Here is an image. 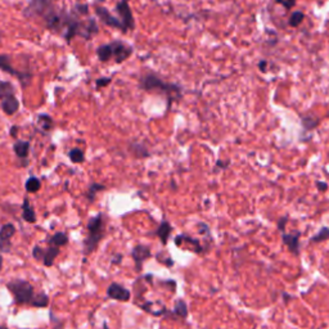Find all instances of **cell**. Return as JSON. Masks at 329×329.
Instances as JSON below:
<instances>
[{
	"label": "cell",
	"instance_id": "1",
	"mask_svg": "<svg viewBox=\"0 0 329 329\" xmlns=\"http://www.w3.org/2000/svg\"><path fill=\"white\" fill-rule=\"evenodd\" d=\"M139 88L148 93H159L163 94L164 97L168 98L169 107H171V103L179 100L181 97V89L180 87L175 84H169L164 83L162 78H159L158 76L154 73H147V75L141 76L139 80Z\"/></svg>",
	"mask_w": 329,
	"mask_h": 329
},
{
	"label": "cell",
	"instance_id": "2",
	"mask_svg": "<svg viewBox=\"0 0 329 329\" xmlns=\"http://www.w3.org/2000/svg\"><path fill=\"white\" fill-rule=\"evenodd\" d=\"M103 237H105V221H103L102 214H98L88 222V237L84 240L85 256L93 254L97 250Z\"/></svg>",
	"mask_w": 329,
	"mask_h": 329
},
{
	"label": "cell",
	"instance_id": "3",
	"mask_svg": "<svg viewBox=\"0 0 329 329\" xmlns=\"http://www.w3.org/2000/svg\"><path fill=\"white\" fill-rule=\"evenodd\" d=\"M7 288L11 291L14 297V301H16L17 303H19V305L30 303L35 295L34 287L31 285V283L26 282V280H12V282H9L8 284H7Z\"/></svg>",
	"mask_w": 329,
	"mask_h": 329
},
{
	"label": "cell",
	"instance_id": "4",
	"mask_svg": "<svg viewBox=\"0 0 329 329\" xmlns=\"http://www.w3.org/2000/svg\"><path fill=\"white\" fill-rule=\"evenodd\" d=\"M0 70L4 71V72L9 73V75L14 76L16 78H18V81L21 83L22 88L26 89L30 84H31L32 75L30 72H22V71L16 70L13 68L11 63V57L7 54H0Z\"/></svg>",
	"mask_w": 329,
	"mask_h": 329
},
{
	"label": "cell",
	"instance_id": "5",
	"mask_svg": "<svg viewBox=\"0 0 329 329\" xmlns=\"http://www.w3.org/2000/svg\"><path fill=\"white\" fill-rule=\"evenodd\" d=\"M116 13L118 14V18L122 22L124 27H125V31H130V30H134L135 27V21H134L133 12H131L130 6H129V0H120L117 4H116L115 8Z\"/></svg>",
	"mask_w": 329,
	"mask_h": 329
},
{
	"label": "cell",
	"instance_id": "6",
	"mask_svg": "<svg viewBox=\"0 0 329 329\" xmlns=\"http://www.w3.org/2000/svg\"><path fill=\"white\" fill-rule=\"evenodd\" d=\"M110 44L112 47V59H115V63H117V65L125 62L133 54V48L130 45L125 44L124 42H121V40H113Z\"/></svg>",
	"mask_w": 329,
	"mask_h": 329
},
{
	"label": "cell",
	"instance_id": "7",
	"mask_svg": "<svg viewBox=\"0 0 329 329\" xmlns=\"http://www.w3.org/2000/svg\"><path fill=\"white\" fill-rule=\"evenodd\" d=\"M95 13H97V16L99 17V19L105 25L112 27V29H117V30H121L122 32H126L125 27H124L122 22L120 21V18H117V17L113 16V14L111 13L107 8L97 6L95 7Z\"/></svg>",
	"mask_w": 329,
	"mask_h": 329
},
{
	"label": "cell",
	"instance_id": "8",
	"mask_svg": "<svg viewBox=\"0 0 329 329\" xmlns=\"http://www.w3.org/2000/svg\"><path fill=\"white\" fill-rule=\"evenodd\" d=\"M131 256H133L134 262H135V268L136 272L140 273L141 268H143V264L146 260H148L149 257L152 256L151 255V250H149L148 245L144 244H138L135 245L131 251Z\"/></svg>",
	"mask_w": 329,
	"mask_h": 329
},
{
	"label": "cell",
	"instance_id": "9",
	"mask_svg": "<svg viewBox=\"0 0 329 329\" xmlns=\"http://www.w3.org/2000/svg\"><path fill=\"white\" fill-rule=\"evenodd\" d=\"M107 296L112 300L120 301V302H128L131 297V293L128 288L118 283H112L107 290Z\"/></svg>",
	"mask_w": 329,
	"mask_h": 329
},
{
	"label": "cell",
	"instance_id": "10",
	"mask_svg": "<svg viewBox=\"0 0 329 329\" xmlns=\"http://www.w3.org/2000/svg\"><path fill=\"white\" fill-rule=\"evenodd\" d=\"M300 237L301 232H295V233H282V240L285 245L288 247L291 252H292L295 256H298L300 255L301 244H300Z\"/></svg>",
	"mask_w": 329,
	"mask_h": 329
},
{
	"label": "cell",
	"instance_id": "11",
	"mask_svg": "<svg viewBox=\"0 0 329 329\" xmlns=\"http://www.w3.org/2000/svg\"><path fill=\"white\" fill-rule=\"evenodd\" d=\"M175 243H176V245H180V244H183V243H188V244L192 245V251L196 252V254H204V252H206V249H203V247H202V244L199 240L194 239V238H191L189 235H187V234L176 235Z\"/></svg>",
	"mask_w": 329,
	"mask_h": 329
},
{
	"label": "cell",
	"instance_id": "12",
	"mask_svg": "<svg viewBox=\"0 0 329 329\" xmlns=\"http://www.w3.org/2000/svg\"><path fill=\"white\" fill-rule=\"evenodd\" d=\"M2 110L6 115L12 116L19 110V100L17 99L16 95H11L4 99H2Z\"/></svg>",
	"mask_w": 329,
	"mask_h": 329
},
{
	"label": "cell",
	"instance_id": "13",
	"mask_svg": "<svg viewBox=\"0 0 329 329\" xmlns=\"http://www.w3.org/2000/svg\"><path fill=\"white\" fill-rule=\"evenodd\" d=\"M171 230H173V227L170 225V222L166 221V220H163V221L159 224V227L157 228V230L153 233V234L157 235V237L159 238V240H161L162 244L166 245L169 242V238H170Z\"/></svg>",
	"mask_w": 329,
	"mask_h": 329
},
{
	"label": "cell",
	"instance_id": "14",
	"mask_svg": "<svg viewBox=\"0 0 329 329\" xmlns=\"http://www.w3.org/2000/svg\"><path fill=\"white\" fill-rule=\"evenodd\" d=\"M22 217L26 222H30V224H34L36 222V214H35L34 209L30 204L29 199H25L24 204H22Z\"/></svg>",
	"mask_w": 329,
	"mask_h": 329
},
{
	"label": "cell",
	"instance_id": "15",
	"mask_svg": "<svg viewBox=\"0 0 329 329\" xmlns=\"http://www.w3.org/2000/svg\"><path fill=\"white\" fill-rule=\"evenodd\" d=\"M58 255H59V247H57V245H52V247H49L48 250H45V255H44V259H43V264L48 268L52 266V265L54 264L55 259L58 257Z\"/></svg>",
	"mask_w": 329,
	"mask_h": 329
},
{
	"label": "cell",
	"instance_id": "16",
	"mask_svg": "<svg viewBox=\"0 0 329 329\" xmlns=\"http://www.w3.org/2000/svg\"><path fill=\"white\" fill-rule=\"evenodd\" d=\"M174 319H186L188 316V305L186 303L184 300L176 301L175 306H174Z\"/></svg>",
	"mask_w": 329,
	"mask_h": 329
},
{
	"label": "cell",
	"instance_id": "17",
	"mask_svg": "<svg viewBox=\"0 0 329 329\" xmlns=\"http://www.w3.org/2000/svg\"><path fill=\"white\" fill-rule=\"evenodd\" d=\"M97 55H98V59H99L100 62H108V60L112 59L113 54H112V47H111V44L100 45V47L97 49Z\"/></svg>",
	"mask_w": 329,
	"mask_h": 329
},
{
	"label": "cell",
	"instance_id": "18",
	"mask_svg": "<svg viewBox=\"0 0 329 329\" xmlns=\"http://www.w3.org/2000/svg\"><path fill=\"white\" fill-rule=\"evenodd\" d=\"M14 153L17 154L18 158H26L30 153V143L29 141L18 140L16 141V144L13 146Z\"/></svg>",
	"mask_w": 329,
	"mask_h": 329
},
{
	"label": "cell",
	"instance_id": "19",
	"mask_svg": "<svg viewBox=\"0 0 329 329\" xmlns=\"http://www.w3.org/2000/svg\"><path fill=\"white\" fill-rule=\"evenodd\" d=\"M14 95V87L9 81H0V100Z\"/></svg>",
	"mask_w": 329,
	"mask_h": 329
},
{
	"label": "cell",
	"instance_id": "20",
	"mask_svg": "<svg viewBox=\"0 0 329 329\" xmlns=\"http://www.w3.org/2000/svg\"><path fill=\"white\" fill-rule=\"evenodd\" d=\"M48 303H49V297L45 293H37V295H34L30 305L34 307H47Z\"/></svg>",
	"mask_w": 329,
	"mask_h": 329
},
{
	"label": "cell",
	"instance_id": "21",
	"mask_svg": "<svg viewBox=\"0 0 329 329\" xmlns=\"http://www.w3.org/2000/svg\"><path fill=\"white\" fill-rule=\"evenodd\" d=\"M37 125L44 131H50L53 129V118L47 113H43L37 117Z\"/></svg>",
	"mask_w": 329,
	"mask_h": 329
},
{
	"label": "cell",
	"instance_id": "22",
	"mask_svg": "<svg viewBox=\"0 0 329 329\" xmlns=\"http://www.w3.org/2000/svg\"><path fill=\"white\" fill-rule=\"evenodd\" d=\"M16 233V228L13 224H6L0 229V240H9Z\"/></svg>",
	"mask_w": 329,
	"mask_h": 329
},
{
	"label": "cell",
	"instance_id": "23",
	"mask_svg": "<svg viewBox=\"0 0 329 329\" xmlns=\"http://www.w3.org/2000/svg\"><path fill=\"white\" fill-rule=\"evenodd\" d=\"M329 239V228L324 227L316 233L315 235L310 238V243H319V242H325Z\"/></svg>",
	"mask_w": 329,
	"mask_h": 329
},
{
	"label": "cell",
	"instance_id": "24",
	"mask_svg": "<svg viewBox=\"0 0 329 329\" xmlns=\"http://www.w3.org/2000/svg\"><path fill=\"white\" fill-rule=\"evenodd\" d=\"M319 122H320V120L314 117V116H303L302 117V126L306 131L314 130L319 125Z\"/></svg>",
	"mask_w": 329,
	"mask_h": 329
},
{
	"label": "cell",
	"instance_id": "25",
	"mask_svg": "<svg viewBox=\"0 0 329 329\" xmlns=\"http://www.w3.org/2000/svg\"><path fill=\"white\" fill-rule=\"evenodd\" d=\"M40 187H42V181L37 178H35V176H31V178L27 179L26 184H25V188H26V191L29 193H36L40 189Z\"/></svg>",
	"mask_w": 329,
	"mask_h": 329
},
{
	"label": "cell",
	"instance_id": "26",
	"mask_svg": "<svg viewBox=\"0 0 329 329\" xmlns=\"http://www.w3.org/2000/svg\"><path fill=\"white\" fill-rule=\"evenodd\" d=\"M303 18H305V14H303V12H293L292 14H291L290 19H288V25H290L291 27H298L301 24H302Z\"/></svg>",
	"mask_w": 329,
	"mask_h": 329
},
{
	"label": "cell",
	"instance_id": "27",
	"mask_svg": "<svg viewBox=\"0 0 329 329\" xmlns=\"http://www.w3.org/2000/svg\"><path fill=\"white\" fill-rule=\"evenodd\" d=\"M68 243V237L65 233H55L54 235L50 239V244L57 245V247H60V245H66Z\"/></svg>",
	"mask_w": 329,
	"mask_h": 329
},
{
	"label": "cell",
	"instance_id": "28",
	"mask_svg": "<svg viewBox=\"0 0 329 329\" xmlns=\"http://www.w3.org/2000/svg\"><path fill=\"white\" fill-rule=\"evenodd\" d=\"M68 157H70V159L73 162V163H81V162H84L85 159L84 152L81 151L80 148L71 149L70 153H68Z\"/></svg>",
	"mask_w": 329,
	"mask_h": 329
},
{
	"label": "cell",
	"instance_id": "29",
	"mask_svg": "<svg viewBox=\"0 0 329 329\" xmlns=\"http://www.w3.org/2000/svg\"><path fill=\"white\" fill-rule=\"evenodd\" d=\"M105 189H106V187L103 186V184H98V183L90 184L89 189H88V193H87L88 199H89V201H94L95 194L100 191H105Z\"/></svg>",
	"mask_w": 329,
	"mask_h": 329
},
{
	"label": "cell",
	"instance_id": "30",
	"mask_svg": "<svg viewBox=\"0 0 329 329\" xmlns=\"http://www.w3.org/2000/svg\"><path fill=\"white\" fill-rule=\"evenodd\" d=\"M131 149H133L134 152H135V156L139 157V158H143V157H148L149 153L148 151H147L146 148H144L141 144H134V146H131Z\"/></svg>",
	"mask_w": 329,
	"mask_h": 329
},
{
	"label": "cell",
	"instance_id": "31",
	"mask_svg": "<svg viewBox=\"0 0 329 329\" xmlns=\"http://www.w3.org/2000/svg\"><path fill=\"white\" fill-rule=\"evenodd\" d=\"M44 255L45 250H43L39 245H35L34 250H32V257H34L35 260H37V261H42V260L44 259Z\"/></svg>",
	"mask_w": 329,
	"mask_h": 329
},
{
	"label": "cell",
	"instance_id": "32",
	"mask_svg": "<svg viewBox=\"0 0 329 329\" xmlns=\"http://www.w3.org/2000/svg\"><path fill=\"white\" fill-rule=\"evenodd\" d=\"M275 3L279 4V6H283V8L285 11H290V9H292L296 6V0H275Z\"/></svg>",
	"mask_w": 329,
	"mask_h": 329
},
{
	"label": "cell",
	"instance_id": "33",
	"mask_svg": "<svg viewBox=\"0 0 329 329\" xmlns=\"http://www.w3.org/2000/svg\"><path fill=\"white\" fill-rule=\"evenodd\" d=\"M88 9H89V7H88L87 4H76L73 12H75V13H77L78 16H80V14H84V16H87L88 12H89Z\"/></svg>",
	"mask_w": 329,
	"mask_h": 329
},
{
	"label": "cell",
	"instance_id": "34",
	"mask_svg": "<svg viewBox=\"0 0 329 329\" xmlns=\"http://www.w3.org/2000/svg\"><path fill=\"white\" fill-rule=\"evenodd\" d=\"M111 81H112V78L111 77H100L95 81V87H97L98 89H99V88L108 87V85L111 84Z\"/></svg>",
	"mask_w": 329,
	"mask_h": 329
},
{
	"label": "cell",
	"instance_id": "35",
	"mask_svg": "<svg viewBox=\"0 0 329 329\" xmlns=\"http://www.w3.org/2000/svg\"><path fill=\"white\" fill-rule=\"evenodd\" d=\"M287 220H288V217L284 216V217H280L279 221H278V229H279L282 233L285 232V225H287V222H288Z\"/></svg>",
	"mask_w": 329,
	"mask_h": 329
},
{
	"label": "cell",
	"instance_id": "36",
	"mask_svg": "<svg viewBox=\"0 0 329 329\" xmlns=\"http://www.w3.org/2000/svg\"><path fill=\"white\" fill-rule=\"evenodd\" d=\"M230 164V161L222 162L221 159H217L216 164H215V170H219V169H227Z\"/></svg>",
	"mask_w": 329,
	"mask_h": 329
},
{
	"label": "cell",
	"instance_id": "37",
	"mask_svg": "<svg viewBox=\"0 0 329 329\" xmlns=\"http://www.w3.org/2000/svg\"><path fill=\"white\" fill-rule=\"evenodd\" d=\"M198 228H199V233H202V234H209L210 233L209 225L204 224V222H199Z\"/></svg>",
	"mask_w": 329,
	"mask_h": 329
},
{
	"label": "cell",
	"instance_id": "38",
	"mask_svg": "<svg viewBox=\"0 0 329 329\" xmlns=\"http://www.w3.org/2000/svg\"><path fill=\"white\" fill-rule=\"evenodd\" d=\"M316 187L320 192H325L328 189V184L324 183V181H316Z\"/></svg>",
	"mask_w": 329,
	"mask_h": 329
},
{
	"label": "cell",
	"instance_id": "39",
	"mask_svg": "<svg viewBox=\"0 0 329 329\" xmlns=\"http://www.w3.org/2000/svg\"><path fill=\"white\" fill-rule=\"evenodd\" d=\"M121 260H122V255H121V254L115 255V256H113V259H112V264H120Z\"/></svg>",
	"mask_w": 329,
	"mask_h": 329
},
{
	"label": "cell",
	"instance_id": "40",
	"mask_svg": "<svg viewBox=\"0 0 329 329\" xmlns=\"http://www.w3.org/2000/svg\"><path fill=\"white\" fill-rule=\"evenodd\" d=\"M266 66H268L266 60H260V63H259L260 71H262V72H266Z\"/></svg>",
	"mask_w": 329,
	"mask_h": 329
},
{
	"label": "cell",
	"instance_id": "41",
	"mask_svg": "<svg viewBox=\"0 0 329 329\" xmlns=\"http://www.w3.org/2000/svg\"><path fill=\"white\" fill-rule=\"evenodd\" d=\"M17 131H18V126H12V129H11V131H9V133H11V135L13 136V138H16Z\"/></svg>",
	"mask_w": 329,
	"mask_h": 329
},
{
	"label": "cell",
	"instance_id": "42",
	"mask_svg": "<svg viewBox=\"0 0 329 329\" xmlns=\"http://www.w3.org/2000/svg\"><path fill=\"white\" fill-rule=\"evenodd\" d=\"M2 266H3V257L0 255V270H2Z\"/></svg>",
	"mask_w": 329,
	"mask_h": 329
},
{
	"label": "cell",
	"instance_id": "43",
	"mask_svg": "<svg viewBox=\"0 0 329 329\" xmlns=\"http://www.w3.org/2000/svg\"><path fill=\"white\" fill-rule=\"evenodd\" d=\"M0 329H8L7 326H0Z\"/></svg>",
	"mask_w": 329,
	"mask_h": 329
},
{
	"label": "cell",
	"instance_id": "44",
	"mask_svg": "<svg viewBox=\"0 0 329 329\" xmlns=\"http://www.w3.org/2000/svg\"><path fill=\"white\" fill-rule=\"evenodd\" d=\"M0 40H2V34H0Z\"/></svg>",
	"mask_w": 329,
	"mask_h": 329
}]
</instances>
